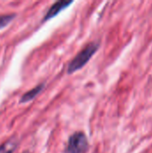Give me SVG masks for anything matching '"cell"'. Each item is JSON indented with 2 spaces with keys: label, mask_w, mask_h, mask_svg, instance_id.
<instances>
[{
  "label": "cell",
  "mask_w": 152,
  "mask_h": 153,
  "mask_svg": "<svg viewBox=\"0 0 152 153\" xmlns=\"http://www.w3.org/2000/svg\"><path fill=\"white\" fill-rule=\"evenodd\" d=\"M99 48V44L98 42H90L86 45L69 63L67 67V73L73 74L82 69L92 57V56L97 52Z\"/></svg>",
  "instance_id": "1"
},
{
  "label": "cell",
  "mask_w": 152,
  "mask_h": 153,
  "mask_svg": "<svg viewBox=\"0 0 152 153\" xmlns=\"http://www.w3.org/2000/svg\"><path fill=\"white\" fill-rule=\"evenodd\" d=\"M89 149V142L83 132H75L67 142L65 153H84Z\"/></svg>",
  "instance_id": "2"
},
{
  "label": "cell",
  "mask_w": 152,
  "mask_h": 153,
  "mask_svg": "<svg viewBox=\"0 0 152 153\" xmlns=\"http://www.w3.org/2000/svg\"><path fill=\"white\" fill-rule=\"evenodd\" d=\"M73 4V1H65V0H61V1H57L56 3H54L49 9L47 10V12L46 13L44 18H43V22L47 21L49 19L54 18L55 16H56L60 12H62L64 9H65L66 7H68L70 4Z\"/></svg>",
  "instance_id": "3"
},
{
  "label": "cell",
  "mask_w": 152,
  "mask_h": 153,
  "mask_svg": "<svg viewBox=\"0 0 152 153\" xmlns=\"http://www.w3.org/2000/svg\"><path fill=\"white\" fill-rule=\"evenodd\" d=\"M44 88H45V83H44V82H42V83H40V84H39V85H37L36 87H34V88L31 89L30 91L25 92V93L22 96V98H21V100H20V102H21V103H26V102H29V101L32 100L33 99H35V98L43 91Z\"/></svg>",
  "instance_id": "4"
},
{
  "label": "cell",
  "mask_w": 152,
  "mask_h": 153,
  "mask_svg": "<svg viewBox=\"0 0 152 153\" xmlns=\"http://www.w3.org/2000/svg\"><path fill=\"white\" fill-rule=\"evenodd\" d=\"M18 144V138L16 136H12L7 141H5L2 145H0V153H13Z\"/></svg>",
  "instance_id": "5"
},
{
  "label": "cell",
  "mask_w": 152,
  "mask_h": 153,
  "mask_svg": "<svg viewBox=\"0 0 152 153\" xmlns=\"http://www.w3.org/2000/svg\"><path fill=\"white\" fill-rule=\"evenodd\" d=\"M16 14L15 13H10V14H2L0 15V30L7 26L14 18Z\"/></svg>",
  "instance_id": "6"
},
{
  "label": "cell",
  "mask_w": 152,
  "mask_h": 153,
  "mask_svg": "<svg viewBox=\"0 0 152 153\" xmlns=\"http://www.w3.org/2000/svg\"><path fill=\"white\" fill-rule=\"evenodd\" d=\"M23 153H30V152H28V151H26V152H24Z\"/></svg>",
  "instance_id": "7"
}]
</instances>
